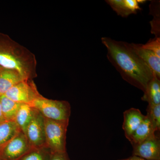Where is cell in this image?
I'll return each mask as SVG.
<instances>
[{"instance_id": "6da1fadb", "label": "cell", "mask_w": 160, "mask_h": 160, "mask_svg": "<svg viewBox=\"0 0 160 160\" xmlns=\"http://www.w3.org/2000/svg\"><path fill=\"white\" fill-rule=\"evenodd\" d=\"M107 49V58L124 80L142 91L153 76L151 69L135 52L131 44L101 38Z\"/></svg>"}, {"instance_id": "7a4b0ae2", "label": "cell", "mask_w": 160, "mask_h": 160, "mask_svg": "<svg viewBox=\"0 0 160 160\" xmlns=\"http://www.w3.org/2000/svg\"><path fill=\"white\" fill-rule=\"evenodd\" d=\"M0 67L18 72L24 80H32L37 77V61L34 53L1 32Z\"/></svg>"}, {"instance_id": "3957f363", "label": "cell", "mask_w": 160, "mask_h": 160, "mask_svg": "<svg viewBox=\"0 0 160 160\" xmlns=\"http://www.w3.org/2000/svg\"><path fill=\"white\" fill-rule=\"evenodd\" d=\"M29 105L44 118L69 124L71 108L68 102L49 99L41 95Z\"/></svg>"}, {"instance_id": "277c9868", "label": "cell", "mask_w": 160, "mask_h": 160, "mask_svg": "<svg viewBox=\"0 0 160 160\" xmlns=\"http://www.w3.org/2000/svg\"><path fill=\"white\" fill-rule=\"evenodd\" d=\"M44 122L47 147L52 152H66V132L69 124L46 118Z\"/></svg>"}, {"instance_id": "5b68a950", "label": "cell", "mask_w": 160, "mask_h": 160, "mask_svg": "<svg viewBox=\"0 0 160 160\" xmlns=\"http://www.w3.org/2000/svg\"><path fill=\"white\" fill-rule=\"evenodd\" d=\"M5 96L21 104H31L41 95L32 80H25L15 85L6 92Z\"/></svg>"}, {"instance_id": "8992f818", "label": "cell", "mask_w": 160, "mask_h": 160, "mask_svg": "<svg viewBox=\"0 0 160 160\" xmlns=\"http://www.w3.org/2000/svg\"><path fill=\"white\" fill-rule=\"evenodd\" d=\"M31 148L26 136L21 131L0 148V160H18Z\"/></svg>"}, {"instance_id": "52a82bcc", "label": "cell", "mask_w": 160, "mask_h": 160, "mask_svg": "<svg viewBox=\"0 0 160 160\" xmlns=\"http://www.w3.org/2000/svg\"><path fill=\"white\" fill-rule=\"evenodd\" d=\"M25 134L32 148L47 146L44 118L36 109L32 119L26 128Z\"/></svg>"}, {"instance_id": "ba28073f", "label": "cell", "mask_w": 160, "mask_h": 160, "mask_svg": "<svg viewBox=\"0 0 160 160\" xmlns=\"http://www.w3.org/2000/svg\"><path fill=\"white\" fill-rule=\"evenodd\" d=\"M132 148V155L146 160H160V140L156 133Z\"/></svg>"}, {"instance_id": "9c48e42d", "label": "cell", "mask_w": 160, "mask_h": 160, "mask_svg": "<svg viewBox=\"0 0 160 160\" xmlns=\"http://www.w3.org/2000/svg\"><path fill=\"white\" fill-rule=\"evenodd\" d=\"M123 117L122 129L126 138L129 141L146 115H144L139 109L132 108L124 112Z\"/></svg>"}, {"instance_id": "30bf717a", "label": "cell", "mask_w": 160, "mask_h": 160, "mask_svg": "<svg viewBox=\"0 0 160 160\" xmlns=\"http://www.w3.org/2000/svg\"><path fill=\"white\" fill-rule=\"evenodd\" d=\"M138 55L151 69L153 75L160 79V58L154 52L143 48L141 44L131 43Z\"/></svg>"}, {"instance_id": "8fae6325", "label": "cell", "mask_w": 160, "mask_h": 160, "mask_svg": "<svg viewBox=\"0 0 160 160\" xmlns=\"http://www.w3.org/2000/svg\"><path fill=\"white\" fill-rule=\"evenodd\" d=\"M106 2L118 15L126 18L130 14H135L141 10L139 3L145 1L137 0H109Z\"/></svg>"}, {"instance_id": "7c38bea8", "label": "cell", "mask_w": 160, "mask_h": 160, "mask_svg": "<svg viewBox=\"0 0 160 160\" xmlns=\"http://www.w3.org/2000/svg\"><path fill=\"white\" fill-rule=\"evenodd\" d=\"M25 80L21 75L15 70L2 68L0 70V96L15 85Z\"/></svg>"}, {"instance_id": "4fadbf2b", "label": "cell", "mask_w": 160, "mask_h": 160, "mask_svg": "<svg viewBox=\"0 0 160 160\" xmlns=\"http://www.w3.org/2000/svg\"><path fill=\"white\" fill-rule=\"evenodd\" d=\"M142 100L149 105L160 104V79L153 75L146 86Z\"/></svg>"}, {"instance_id": "5bb4252c", "label": "cell", "mask_w": 160, "mask_h": 160, "mask_svg": "<svg viewBox=\"0 0 160 160\" xmlns=\"http://www.w3.org/2000/svg\"><path fill=\"white\" fill-rule=\"evenodd\" d=\"M156 133L150 121L146 115L145 119L132 136L129 142L132 146L138 145Z\"/></svg>"}, {"instance_id": "9a60e30c", "label": "cell", "mask_w": 160, "mask_h": 160, "mask_svg": "<svg viewBox=\"0 0 160 160\" xmlns=\"http://www.w3.org/2000/svg\"><path fill=\"white\" fill-rule=\"evenodd\" d=\"M36 109L29 104H22L18 110L14 121L20 130L25 134L27 126L34 115Z\"/></svg>"}, {"instance_id": "2e32d148", "label": "cell", "mask_w": 160, "mask_h": 160, "mask_svg": "<svg viewBox=\"0 0 160 160\" xmlns=\"http://www.w3.org/2000/svg\"><path fill=\"white\" fill-rule=\"evenodd\" d=\"M21 130L14 121L0 123V148L14 138Z\"/></svg>"}, {"instance_id": "e0dca14e", "label": "cell", "mask_w": 160, "mask_h": 160, "mask_svg": "<svg viewBox=\"0 0 160 160\" xmlns=\"http://www.w3.org/2000/svg\"><path fill=\"white\" fill-rule=\"evenodd\" d=\"M0 103L5 120L14 121L16 115L22 104L12 101L5 95L0 96Z\"/></svg>"}, {"instance_id": "ac0fdd59", "label": "cell", "mask_w": 160, "mask_h": 160, "mask_svg": "<svg viewBox=\"0 0 160 160\" xmlns=\"http://www.w3.org/2000/svg\"><path fill=\"white\" fill-rule=\"evenodd\" d=\"M52 152L47 147L32 148L18 160H50Z\"/></svg>"}, {"instance_id": "d6986e66", "label": "cell", "mask_w": 160, "mask_h": 160, "mask_svg": "<svg viewBox=\"0 0 160 160\" xmlns=\"http://www.w3.org/2000/svg\"><path fill=\"white\" fill-rule=\"evenodd\" d=\"M146 116L149 119L155 132L160 130V104L147 106Z\"/></svg>"}, {"instance_id": "ffe728a7", "label": "cell", "mask_w": 160, "mask_h": 160, "mask_svg": "<svg viewBox=\"0 0 160 160\" xmlns=\"http://www.w3.org/2000/svg\"><path fill=\"white\" fill-rule=\"evenodd\" d=\"M150 10L155 18L151 22L152 33L155 34L156 38H160L159 2L152 1L150 5Z\"/></svg>"}, {"instance_id": "44dd1931", "label": "cell", "mask_w": 160, "mask_h": 160, "mask_svg": "<svg viewBox=\"0 0 160 160\" xmlns=\"http://www.w3.org/2000/svg\"><path fill=\"white\" fill-rule=\"evenodd\" d=\"M144 49H148L160 58V38H156L150 40L145 45H142Z\"/></svg>"}, {"instance_id": "7402d4cb", "label": "cell", "mask_w": 160, "mask_h": 160, "mask_svg": "<svg viewBox=\"0 0 160 160\" xmlns=\"http://www.w3.org/2000/svg\"><path fill=\"white\" fill-rule=\"evenodd\" d=\"M50 160H70L66 152H52Z\"/></svg>"}, {"instance_id": "603a6c76", "label": "cell", "mask_w": 160, "mask_h": 160, "mask_svg": "<svg viewBox=\"0 0 160 160\" xmlns=\"http://www.w3.org/2000/svg\"><path fill=\"white\" fill-rule=\"evenodd\" d=\"M118 160H146L144 159L138 157L136 156L132 155L130 157L127 158L122 159H119Z\"/></svg>"}, {"instance_id": "cb8c5ba5", "label": "cell", "mask_w": 160, "mask_h": 160, "mask_svg": "<svg viewBox=\"0 0 160 160\" xmlns=\"http://www.w3.org/2000/svg\"><path fill=\"white\" fill-rule=\"evenodd\" d=\"M6 121L4 116H3L2 111V107H1V103H0V123L2 122Z\"/></svg>"}, {"instance_id": "d4e9b609", "label": "cell", "mask_w": 160, "mask_h": 160, "mask_svg": "<svg viewBox=\"0 0 160 160\" xmlns=\"http://www.w3.org/2000/svg\"><path fill=\"white\" fill-rule=\"evenodd\" d=\"M2 68H1V67H0V70H1V69H2Z\"/></svg>"}]
</instances>
